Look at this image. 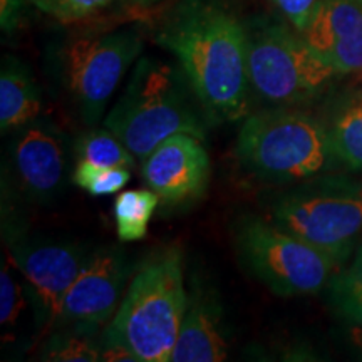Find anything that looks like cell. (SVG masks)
I'll list each match as a JSON object with an SVG mask.
<instances>
[{
	"mask_svg": "<svg viewBox=\"0 0 362 362\" xmlns=\"http://www.w3.org/2000/svg\"><path fill=\"white\" fill-rule=\"evenodd\" d=\"M202 141L193 134H173L143 160V178L165 206L185 205L205 194L210 156Z\"/></svg>",
	"mask_w": 362,
	"mask_h": 362,
	"instance_id": "11",
	"label": "cell"
},
{
	"mask_svg": "<svg viewBox=\"0 0 362 362\" xmlns=\"http://www.w3.org/2000/svg\"><path fill=\"white\" fill-rule=\"evenodd\" d=\"M160 197L149 189H128L115 200V220L121 242H138L146 237L148 225L155 215Z\"/></svg>",
	"mask_w": 362,
	"mask_h": 362,
	"instance_id": "17",
	"label": "cell"
},
{
	"mask_svg": "<svg viewBox=\"0 0 362 362\" xmlns=\"http://www.w3.org/2000/svg\"><path fill=\"white\" fill-rule=\"evenodd\" d=\"M334 153L341 165L362 171V96L344 103L329 128Z\"/></svg>",
	"mask_w": 362,
	"mask_h": 362,
	"instance_id": "16",
	"label": "cell"
},
{
	"mask_svg": "<svg viewBox=\"0 0 362 362\" xmlns=\"http://www.w3.org/2000/svg\"><path fill=\"white\" fill-rule=\"evenodd\" d=\"M302 35L337 74L362 72V0H320Z\"/></svg>",
	"mask_w": 362,
	"mask_h": 362,
	"instance_id": "13",
	"label": "cell"
},
{
	"mask_svg": "<svg viewBox=\"0 0 362 362\" xmlns=\"http://www.w3.org/2000/svg\"><path fill=\"white\" fill-rule=\"evenodd\" d=\"M270 2L279 8L285 19L291 22L293 29L304 34L320 0H270Z\"/></svg>",
	"mask_w": 362,
	"mask_h": 362,
	"instance_id": "24",
	"label": "cell"
},
{
	"mask_svg": "<svg viewBox=\"0 0 362 362\" xmlns=\"http://www.w3.org/2000/svg\"><path fill=\"white\" fill-rule=\"evenodd\" d=\"M25 2L27 0H0V25L4 33H12L16 29Z\"/></svg>",
	"mask_w": 362,
	"mask_h": 362,
	"instance_id": "26",
	"label": "cell"
},
{
	"mask_svg": "<svg viewBox=\"0 0 362 362\" xmlns=\"http://www.w3.org/2000/svg\"><path fill=\"white\" fill-rule=\"evenodd\" d=\"M155 39L178 59L211 119L242 121L250 115L247 29L221 0H181Z\"/></svg>",
	"mask_w": 362,
	"mask_h": 362,
	"instance_id": "1",
	"label": "cell"
},
{
	"mask_svg": "<svg viewBox=\"0 0 362 362\" xmlns=\"http://www.w3.org/2000/svg\"><path fill=\"white\" fill-rule=\"evenodd\" d=\"M349 274L362 284V247L359 248V252H357L356 260H354V264H352V267H351Z\"/></svg>",
	"mask_w": 362,
	"mask_h": 362,
	"instance_id": "27",
	"label": "cell"
},
{
	"mask_svg": "<svg viewBox=\"0 0 362 362\" xmlns=\"http://www.w3.org/2000/svg\"><path fill=\"white\" fill-rule=\"evenodd\" d=\"M74 153L78 160L99 166H126L133 168L134 155L117 136L107 128L88 129L76 139Z\"/></svg>",
	"mask_w": 362,
	"mask_h": 362,
	"instance_id": "18",
	"label": "cell"
},
{
	"mask_svg": "<svg viewBox=\"0 0 362 362\" xmlns=\"http://www.w3.org/2000/svg\"><path fill=\"white\" fill-rule=\"evenodd\" d=\"M66 139L56 126L34 119L17 131L11 146V168L27 200L49 203L59 197L67 176Z\"/></svg>",
	"mask_w": 362,
	"mask_h": 362,
	"instance_id": "10",
	"label": "cell"
},
{
	"mask_svg": "<svg viewBox=\"0 0 362 362\" xmlns=\"http://www.w3.org/2000/svg\"><path fill=\"white\" fill-rule=\"evenodd\" d=\"M269 215L284 232L341 264L362 233V187L342 178L322 180L279 194Z\"/></svg>",
	"mask_w": 362,
	"mask_h": 362,
	"instance_id": "6",
	"label": "cell"
},
{
	"mask_svg": "<svg viewBox=\"0 0 362 362\" xmlns=\"http://www.w3.org/2000/svg\"><path fill=\"white\" fill-rule=\"evenodd\" d=\"M187 307L181 250L161 248L134 275L104 337L126 344L141 362H170Z\"/></svg>",
	"mask_w": 362,
	"mask_h": 362,
	"instance_id": "3",
	"label": "cell"
},
{
	"mask_svg": "<svg viewBox=\"0 0 362 362\" xmlns=\"http://www.w3.org/2000/svg\"><path fill=\"white\" fill-rule=\"evenodd\" d=\"M351 342L354 344L356 349L359 351V354L362 356V327H359V325L352 324V327H351Z\"/></svg>",
	"mask_w": 362,
	"mask_h": 362,
	"instance_id": "28",
	"label": "cell"
},
{
	"mask_svg": "<svg viewBox=\"0 0 362 362\" xmlns=\"http://www.w3.org/2000/svg\"><path fill=\"white\" fill-rule=\"evenodd\" d=\"M103 351H101V361L107 362H141L139 357L134 354L133 351L129 349L128 346L119 341H115V339L104 337L101 342Z\"/></svg>",
	"mask_w": 362,
	"mask_h": 362,
	"instance_id": "25",
	"label": "cell"
},
{
	"mask_svg": "<svg viewBox=\"0 0 362 362\" xmlns=\"http://www.w3.org/2000/svg\"><path fill=\"white\" fill-rule=\"evenodd\" d=\"M90 253L76 243H35L27 240L13 243L11 260L24 279L35 319L40 325L54 327L59 324L67 292Z\"/></svg>",
	"mask_w": 362,
	"mask_h": 362,
	"instance_id": "9",
	"label": "cell"
},
{
	"mask_svg": "<svg viewBox=\"0 0 362 362\" xmlns=\"http://www.w3.org/2000/svg\"><path fill=\"white\" fill-rule=\"evenodd\" d=\"M228 356L223 312L211 291L194 285L170 362H221Z\"/></svg>",
	"mask_w": 362,
	"mask_h": 362,
	"instance_id": "14",
	"label": "cell"
},
{
	"mask_svg": "<svg viewBox=\"0 0 362 362\" xmlns=\"http://www.w3.org/2000/svg\"><path fill=\"white\" fill-rule=\"evenodd\" d=\"M103 346L84 334H56L45 344L40 359L56 362H96L101 361Z\"/></svg>",
	"mask_w": 362,
	"mask_h": 362,
	"instance_id": "20",
	"label": "cell"
},
{
	"mask_svg": "<svg viewBox=\"0 0 362 362\" xmlns=\"http://www.w3.org/2000/svg\"><path fill=\"white\" fill-rule=\"evenodd\" d=\"M131 180L126 166H99L90 161L78 160L72 181L93 197H107L123 189Z\"/></svg>",
	"mask_w": 362,
	"mask_h": 362,
	"instance_id": "19",
	"label": "cell"
},
{
	"mask_svg": "<svg viewBox=\"0 0 362 362\" xmlns=\"http://www.w3.org/2000/svg\"><path fill=\"white\" fill-rule=\"evenodd\" d=\"M42 96L35 79L19 59L6 56L0 69V131H19L40 115Z\"/></svg>",
	"mask_w": 362,
	"mask_h": 362,
	"instance_id": "15",
	"label": "cell"
},
{
	"mask_svg": "<svg viewBox=\"0 0 362 362\" xmlns=\"http://www.w3.org/2000/svg\"><path fill=\"white\" fill-rule=\"evenodd\" d=\"M129 2L138 4V6H151V4L160 2V0H129Z\"/></svg>",
	"mask_w": 362,
	"mask_h": 362,
	"instance_id": "29",
	"label": "cell"
},
{
	"mask_svg": "<svg viewBox=\"0 0 362 362\" xmlns=\"http://www.w3.org/2000/svg\"><path fill=\"white\" fill-rule=\"evenodd\" d=\"M112 0H27L45 16L61 22H76L107 7Z\"/></svg>",
	"mask_w": 362,
	"mask_h": 362,
	"instance_id": "22",
	"label": "cell"
},
{
	"mask_svg": "<svg viewBox=\"0 0 362 362\" xmlns=\"http://www.w3.org/2000/svg\"><path fill=\"white\" fill-rule=\"evenodd\" d=\"M235 243L247 269L282 297L320 292L339 265L327 253L257 216L240 221Z\"/></svg>",
	"mask_w": 362,
	"mask_h": 362,
	"instance_id": "8",
	"label": "cell"
},
{
	"mask_svg": "<svg viewBox=\"0 0 362 362\" xmlns=\"http://www.w3.org/2000/svg\"><path fill=\"white\" fill-rule=\"evenodd\" d=\"M211 121L183 71L160 59L141 57L103 123L143 161L173 134L187 133L205 141Z\"/></svg>",
	"mask_w": 362,
	"mask_h": 362,
	"instance_id": "2",
	"label": "cell"
},
{
	"mask_svg": "<svg viewBox=\"0 0 362 362\" xmlns=\"http://www.w3.org/2000/svg\"><path fill=\"white\" fill-rule=\"evenodd\" d=\"M12 260L4 262L0 272V325L11 332L16 327L27 302H30L27 285L21 282L13 274Z\"/></svg>",
	"mask_w": 362,
	"mask_h": 362,
	"instance_id": "21",
	"label": "cell"
},
{
	"mask_svg": "<svg viewBox=\"0 0 362 362\" xmlns=\"http://www.w3.org/2000/svg\"><path fill=\"white\" fill-rule=\"evenodd\" d=\"M128 275L129 265L119 248H101L90 253L67 292L59 324L90 330L106 322L119 307Z\"/></svg>",
	"mask_w": 362,
	"mask_h": 362,
	"instance_id": "12",
	"label": "cell"
},
{
	"mask_svg": "<svg viewBox=\"0 0 362 362\" xmlns=\"http://www.w3.org/2000/svg\"><path fill=\"white\" fill-rule=\"evenodd\" d=\"M240 165L269 183H296L334 170L329 128L305 112L265 110L243 119L235 148Z\"/></svg>",
	"mask_w": 362,
	"mask_h": 362,
	"instance_id": "4",
	"label": "cell"
},
{
	"mask_svg": "<svg viewBox=\"0 0 362 362\" xmlns=\"http://www.w3.org/2000/svg\"><path fill=\"white\" fill-rule=\"evenodd\" d=\"M144 47L134 27L72 35L59 51V69L84 124L96 126Z\"/></svg>",
	"mask_w": 362,
	"mask_h": 362,
	"instance_id": "7",
	"label": "cell"
},
{
	"mask_svg": "<svg viewBox=\"0 0 362 362\" xmlns=\"http://www.w3.org/2000/svg\"><path fill=\"white\" fill-rule=\"evenodd\" d=\"M250 90L277 107L319 96L337 76L298 30L267 17L245 24Z\"/></svg>",
	"mask_w": 362,
	"mask_h": 362,
	"instance_id": "5",
	"label": "cell"
},
{
	"mask_svg": "<svg viewBox=\"0 0 362 362\" xmlns=\"http://www.w3.org/2000/svg\"><path fill=\"white\" fill-rule=\"evenodd\" d=\"M332 300L339 314L362 327V284L352 277L349 272L334 280Z\"/></svg>",
	"mask_w": 362,
	"mask_h": 362,
	"instance_id": "23",
	"label": "cell"
}]
</instances>
